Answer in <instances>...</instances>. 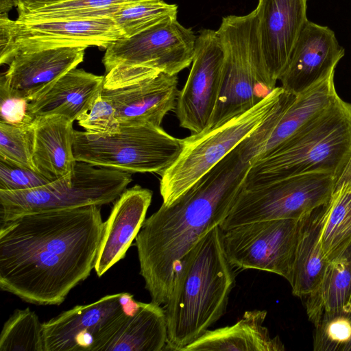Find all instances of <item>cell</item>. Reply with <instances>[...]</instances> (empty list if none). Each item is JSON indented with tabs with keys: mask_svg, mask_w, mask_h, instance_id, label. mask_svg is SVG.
I'll list each match as a JSON object with an SVG mask.
<instances>
[{
	"mask_svg": "<svg viewBox=\"0 0 351 351\" xmlns=\"http://www.w3.org/2000/svg\"><path fill=\"white\" fill-rule=\"evenodd\" d=\"M14 6L13 0H0V14H8Z\"/></svg>",
	"mask_w": 351,
	"mask_h": 351,
	"instance_id": "obj_38",
	"label": "cell"
},
{
	"mask_svg": "<svg viewBox=\"0 0 351 351\" xmlns=\"http://www.w3.org/2000/svg\"><path fill=\"white\" fill-rule=\"evenodd\" d=\"M335 73L298 95L284 89L271 112L237 145L244 160L252 165L332 104L339 97Z\"/></svg>",
	"mask_w": 351,
	"mask_h": 351,
	"instance_id": "obj_13",
	"label": "cell"
},
{
	"mask_svg": "<svg viewBox=\"0 0 351 351\" xmlns=\"http://www.w3.org/2000/svg\"><path fill=\"white\" fill-rule=\"evenodd\" d=\"M66 0H13L14 7L19 8H27L40 5L57 3Z\"/></svg>",
	"mask_w": 351,
	"mask_h": 351,
	"instance_id": "obj_36",
	"label": "cell"
},
{
	"mask_svg": "<svg viewBox=\"0 0 351 351\" xmlns=\"http://www.w3.org/2000/svg\"><path fill=\"white\" fill-rule=\"evenodd\" d=\"M178 82L177 75L160 73L124 86L103 87L101 94L113 106L121 125L161 126L165 116L176 108Z\"/></svg>",
	"mask_w": 351,
	"mask_h": 351,
	"instance_id": "obj_17",
	"label": "cell"
},
{
	"mask_svg": "<svg viewBox=\"0 0 351 351\" xmlns=\"http://www.w3.org/2000/svg\"><path fill=\"white\" fill-rule=\"evenodd\" d=\"M183 139L153 125H121V132L100 136L74 131L73 154L77 161L129 173L161 175L178 158Z\"/></svg>",
	"mask_w": 351,
	"mask_h": 351,
	"instance_id": "obj_9",
	"label": "cell"
},
{
	"mask_svg": "<svg viewBox=\"0 0 351 351\" xmlns=\"http://www.w3.org/2000/svg\"><path fill=\"white\" fill-rule=\"evenodd\" d=\"M315 325L323 314L335 313L351 304V245L330 262L317 288L302 300Z\"/></svg>",
	"mask_w": 351,
	"mask_h": 351,
	"instance_id": "obj_26",
	"label": "cell"
},
{
	"mask_svg": "<svg viewBox=\"0 0 351 351\" xmlns=\"http://www.w3.org/2000/svg\"><path fill=\"white\" fill-rule=\"evenodd\" d=\"M314 326L315 351H351V304L340 312L323 314Z\"/></svg>",
	"mask_w": 351,
	"mask_h": 351,
	"instance_id": "obj_31",
	"label": "cell"
},
{
	"mask_svg": "<svg viewBox=\"0 0 351 351\" xmlns=\"http://www.w3.org/2000/svg\"><path fill=\"white\" fill-rule=\"evenodd\" d=\"M351 158V103L339 96L292 136L251 165V188L313 172L337 178Z\"/></svg>",
	"mask_w": 351,
	"mask_h": 351,
	"instance_id": "obj_4",
	"label": "cell"
},
{
	"mask_svg": "<svg viewBox=\"0 0 351 351\" xmlns=\"http://www.w3.org/2000/svg\"><path fill=\"white\" fill-rule=\"evenodd\" d=\"M178 6L164 0H148L122 8L112 18L123 33L130 37L171 17H177Z\"/></svg>",
	"mask_w": 351,
	"mask_h": 351,
	"instance_id": "obj_30",
	"label": "cell"
},
{
	"mask_svg": "<svg viewBox=\"0 0 351 351\" xmlns=\"http://www.w3.org/2000/svg\"><path fill=\"white\" fill-rule=\"evenodd\" d=\"M223 62L224 51L217 31L201 30L191 69L175 108L180 125L191 134L204 131L209 125L220 93Z\"/></svg>",
	"mask_w": 351,
	"mask_h": 351,
	"instance_id": "obj_14",
	"label": "cell"
},
{
	"mask_svg": "<svg viewBox=\"0 0 351 351\" xmlns=\"http://www.w3.org/2000/svg\"><path fill=\"white\" fill-rule=\"evenodd\" d=\"M148 0H66L27 8H19L21 21L88 19L112 17L119 9Z\"/></svg>",
	"mask_w": 351,
	"mask_h": 351,
	"instance_id": "obj_28",
	"label": "cell"
},
{
	"mask_svg": "<svg viewBox=\"0 0 351 351\" xmlns=\"http://www.w3.org/2000/svg\"><path fill=\"white\" fill-rule=\"evenodd\" d=\"M338 179L351 189V158Z\"/></svg>",
	"mask_w": 351,
	"mask_h": 351,
	"instance_id": "obj_37",
	"label": "cell"
},
{
	"mask_svg": "<svg viewBox=\"0 0 351 351\" xmlns=\"http://www.w3.org/2000/svg\"><path fill=\"white\" fill-rule=\"evenodd\" d=\"M82 47H58L16 53L0 83L9 93L30 101L53 82L83 62Z\"/></svg>",
	"mask_w": 351,
	"mask_h": 351,
	"instance_id": "obj_19",
	"label": "cell"
},
{
	"mask_svg": "<svg viewBox=\"0 0 351 351\" xmlns=\"http://www.w3.org/2000/svg\"><path fill=\"white\" fill-rule=\"evenodd\" d=\"M34 128L0 122V156L34 169Z\"/></svg>",
	"mask_w": 351,
	"mask_h": 351,
	"instance_id": "obj_32",
	"label": "cell"
},
{
	"mask_svg": "<svg viewBox=\"0 0 351 351\" xmlns=\"http://www.w3.org/2000/svg\"><path fill=\"white\" fill-rule=\"evenodd\" d=\"M250 167L237 146L173 203L145 219L135 245L152 302L166 304L181 260L226 219Z\"/></svg>",
	"mask_w": 351,
	"mask_h": 351,
	"instance_id": "obj_2",
	"label": "cell"
},
{
	"mask_svg": "<svg viewBox=\"0 0 351 351\" xmlns=\"http://www.w3.org/2000/svg\"><path fill=\"white\" fill-rule=\"evenodd\" d=\"M165 311L153 302L125 311L95 338L91 351H162L167 343Z\"/></svg>",
	"mask_w": 351,
	"mask_h": 351,
	"instance_id": "obj_20",
	"label": "cell"
},
{
	"mask_svg": "<svg viewBox=\"0 0 351 351\" xmlns=\"http://www.w3.org/2000/svg\"><path fill=\"white\" fill-rule=\"evenodd\" d=\"M300 219H273L223 230L226 256L234 267L279 275L291 282Z\"/></svg>",
	"mask_w": 351,
	"mask_h": 351,
	"instance_id": "obj_12",
	"label": "cell"
},
{
	"mask_svg": "<svg viewBox=\"0 0 351 351\" xmlns=\"http://www.w3.org/2000/svg\"><path fill=\"white\" fill-rule=\"evenodd\" d=\"M51 182L53 181L34 169L0 156V191L29 190Z\"/></svg>",
	"mask_w": 351,
	"mask_h": 351,
	"instance_id": "obj_34",
	"label": "cell"
},
{
	"mask_svg": "<svg viewBox=\"0 0 351 351\" xmlns=\"http://www.w3.org/2000/svg\"><path fill=\"white\" fill-rule=\"evenodd\" d=\"M99 206L29 213L1 223L0 287L36 305H60L95 267Z\"/></svg>",
	"mask_w": 351,
	"mask_h": 351,
	"instance_id": "obj_1",
	"label": "cell"
},
{
	"mask_svg": "<svg viewBox=\"0 0 351 351\" xmlns=\"http://www.w3.org/2000/svg\"><path fill=\"white\" fill-rule=\"evenodd\" d=\"M326 205V203L300 219L292 278L289 284L292 293L302 300L317 288L329 263L320 243Z\"/></svg>",
	"mask_w": 351,
	"mask_h": 351,
	"instance_id": "obj_25",
	"label": "cell"
},
{
	"mask_svg": "<svg viewBox=\"0 0 351 351\" xmlns=\"http://www.w3.org/2000/svg\"><path fill=\"white\" fill-rule=\"evenodd\" d=\"M197 36L177 17L167 19L111 43L102 59L104 88H112L165 73L178 75L192 64Z\"/></svg>",
	"mask_w": 351,
	"mask_h": 351,
	"instance_id": "obj_6",
	"label": "cell"
},
{
	"mask_svg": "<svg viewBox=\"0 0 351 351\" xmlns=\"http://www.w3.org/2000/svg\"><path fill=\"white\" fill-rule=\"evenodd\" d=\"M320 243L329 263L351 245V189L339 179L326 205Z\"/></svg>",
	"mask_w": 351,
	"mask_h": 351,
	"instance_id": "obj_27",
	"label": "cell"
},
{
	"mask_svg": "<svg viewBox=\"0 0 351 351\" xmlns=\"http://www.w3.org/2000/svg\"><path fill=\"white\" fill-rule=\"evenodd\" d=\"M217 33L224 51L222 80L215 110L205 130L251 109L276 87L262 58L254 10L246 15L223 17Z\"/></svg>",
	"mask_w": 351,
	"mask_h": 351,
	"instance_id": "obj_5",
	"label": "cell"
},
{
	"mask_svg": "<svg viewBox=\"0 0 351 351\" xmlns=\"http://www.w3.org/2000/svg\"><path fill=\"white\" fill-rule=\"evenodd\" d=\"M77 161L72 178L24 191H0L1 221L38 212L101 206L117 199L132 182L131 173Z\"/></svg>",
	"mask_w": 351,
	"mask_h": 351,
	"instance_id": "obj_8",
	"label": "cell"
},
{
	"mask_svg": "<svg viewBox=\"0 0 351 351\" xmlns=\"http://www.w3.org/2000/svg\"><path fill=\"white\" fill-rule=\"evenodd\" d=\"M140 302L127 293L108 295L85 305H77L43 323L44 351H91L97 335Z\"/></svg>",
	"mask_w": 351,
	"mask_h": 351,
	"instance_id": "obj_15",
	"label": "cell"
},
{
	"mask_svg": "<svg viewBox=\"0 0 351 351\" xmlns=\"http://www.w3.org/2000/svg\"><path fill=\"white\" fill-rule=\"evenodd\" d=\"M152 199V191L140 185L125 189L104 222L94 269L102 276L123 259L140 231Z\"/></svg>",
	"mask_w": 351,
	"mask_h": 351,
	"instance_id": "obj_21",
	"label": "cell"
},
{
	"mask_svg": "<svg viewBox=\"0 0 351 351\" xmlns=\"http://www.w3.org/2000/svg\"><path fill=\"white\" fill-rule=\"evenodd\" d=\"M104 77L73 69L29 101V112L34 119L58 114L77 121L90 109L101 93Z\"/></svg>",
	"mask_w": 351,
	"mask_h": 351,
	"instance_id": "obj_22",
	"label": "cell"
},
{
	"mask_svg": "<svg viewBox=\"0 0 351 351\" xmlns=\"http://www.w3.org/2000/svg\"><path fill=\"white\" fill-rule=\"evenodd\" d=\"M123 36L112 17L21 21L0 14V64H8L18 53L46 49H106Z\"/></svg>",
	"mask_w": 351,
	"mask_h": 351,
	"instance_id": "obj_11",
	"label": "cell"
},
{
	"mask_svg": "<svg viewBox=\"0 0 351 351\" xmlns=\"http://www.w3.org/2000/svg\"><path fill=\"white\" fill-rule=\"evenodd\" d=\"M338 178L328 173L297 175L241 190L222 230L261 221L300 219L328 202Z\"/></svg>",
	"mask_w": 351,
	"mask_h": 351,
	"instance_id": "obj_10",
	"label": "cell"
},
{
	"mask_svg": "<svg viewBox=\"0 0 351 351\" xmlns=\"http://www.w3.org/2000/svg\"><path fill=\"white\" fill-rule=\"evenodd\" d=\"M73 121L58 114L36 117L32 160L36 170L51 181L72 178Z\"/></svg>",
	"mask_w": 351,
	"mask_h": 351,
	"instance_id": "obj_23",
	"label": "cell"
},
{
	"mask_svg": "<svg viewBox=\"0 0 351 351\" xmlns=\"http://www.w3.org/2000/svg\"><path fill=\"white\" fill-rule=\"evenodd\" d=\"M77 121L86 132L100 136H112L121 132V123L115 109L101 93L90 109Z\"/></svg>",
	"mask_w": 351,
	"mask_h": 351,
	"instance_id": "obj_33",
	"label": "cell"
},
{
	"mask_svg": "<svg viewBox=\"0 0 351 351\" xmlns=\"http://www.w3.org/2000/svg\"><path fill=\"white\" fill-rule=\"evenodd\" d=\"M0 351H44L43 323L34 311L13 312L2 328Z\"/></svg>",
	"mask_w": 351,
	"mask_h": 351,
	"instance_id": "obj_29",
	"label": "cell"
},
{
	"mask_svg": "<svg viewBox=\"0 0 351 351\" xmlns=\"http://www.w3.org/2000/svg\"><path fill=\"white\" fill-rule=\"evenodd\" d=\"M284 88L276 87L251 109L223 124L183 138V149L161 175L162 204L171 205L232 151L271 112Z\"/></svg>",
	"mask_w": 351,
	"mask_h": 351,
	"instance_id": "obj_7",
	"label": "cell"
},
{
	"mask_svg": "<svg viewBox=\"0 0 351 351\" xmlns=\"http://www.w3.org/2000/svg\"><path fill=\"white\" fill-rule=\"evenodd\" d=\"M219 226L204 234L184 255L164 305L167 323L165 350L182 351L226 313L235 285Z\"/></svg>",
	"mask_w": 351,
	"mask_h": 351,
	"instance_id": "obj_3",
	"label": "cell"
},
{
	"mask_svg": "<svg viewBox=\"0 0 351 351\" xmlns=\"http://www.w3.org/2000/svg\"><path fill=\"white\" fill-rule=\"evenodd\" d=\"M308 0H258L254 10L260 50L266 71L276 84L308 21Z\"/></svg>",
	"mask_w": 351,
	"mask_h": 351,
	"instance_id": "obj_16",
	"label": "cell"
},
{
	"mask_svg": "<svg viewBox=\"0 0 351 351\" xmlns=\"http://www.w3.org/2000/svg\"><path fill=\"white\" fill-rule=\"evenodd\" d=\"M344 55L330 28L308 21L279 79L281 87L295 95L305 91L335 70Z\"/></svg>",
	"mask_w": 351,
	"mask_h": 351,
	"instance_id": "obj_18",
	"label": "cell"
},
{
	"mask_svg": "<svg viewBox=\"0 0 351 351\" xmlns=\"http://www.w3.org/2000/svg\"><path fill=\"white\" fill-rule=\"evenodd\" d=\"M266 316L267 311L264 310L247 311L234 324L208 330L182 351L285 350L279 337H271L263 326Z\"/></svg>",
	"mask_w": 351,
	"mask_h": 351,
	"instance_id": "obj_24",
	"label": "cell"
},
{
	"mask_svg": "<svg viewBox=\"0 0 351 351\" xmlns=\"http://www.w3.org/2000/svg\"><path fill=\"white\" fill-rule=\"evenodd\" d=\"M29 101L11 95L0 83V122L17 126L32 125L34 118L28 109Z\"/></svg>",
	"mask_w": 351,
	"mask_h": 351,
	"instance_id": "obj_35",
	"label": "cell"
}]
</instances>
